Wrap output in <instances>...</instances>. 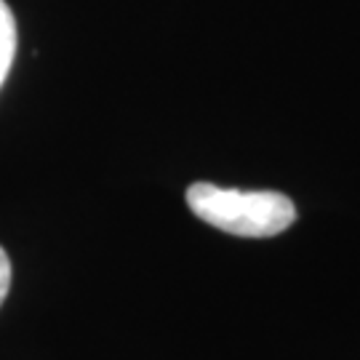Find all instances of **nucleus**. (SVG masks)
<instances>
[{"mask_svg":"<svg viewBox=\"0 0 360 360\" xmlns=\"http://www.w3.org/2000/svg\"><path fill=\"white\" fill-rule=\"evenodd\" d=\"M187 206L198 219L240 238H272L296 221L291 198L272 190H230L211 181H195L187 187Z\"/></svg>","mask_w":360,"mask_h":360,"instance_id":"f257e3e1","label":"nucleus"},{"mask_svg":"<svg viewBox=\"0 0 360 360\" xmlns=\"http://www.w3.org/2000/svg\"><path fill=\"white\" fill-rule=\"evenodd\" d=\"M16 53V19L6 0H0V86L8 77Z\"/></svg>","mask_w":360,"mask_h":360,"instance_id":"f03ea898","label":"nucleus"},{"mask_svg":"<svg viewBox=\"0 0 360 360\" xmlns=\"http://www.w3.org/2000/svg\"><path fill=\"white\" fill-rule=\"evenodd\" d=\"M8 288H11V262H8V254L0 245V304L6 302Z\"/></svg>","mask_w":360,"mask_h":360,"instance_id":"7ed1b4c3","label":"nucleus"}]
</instances>
